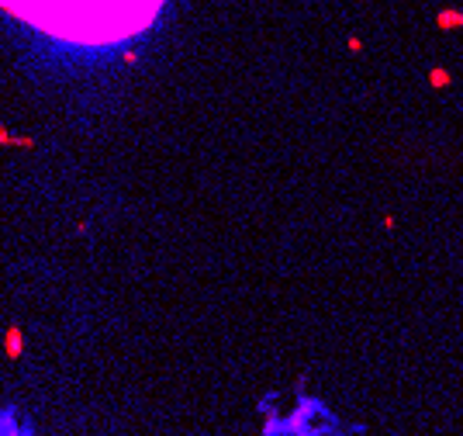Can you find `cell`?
<instances>
[{
    "label": "cell",
    "instance_id": "7a4b0ae2",
    "mask_svg": "<svg viewBox=\"0 0 463 436\" xmlns=\"http://www.w3.org/2000/svg\"><path fill=\"white\" fill-rule=\"evenodd\" d=\"M284 436H339V422L322 402H301L297 412L280 426Z\"/></svg>",
    "mask_w": 463,
    "mask_h": 436
},
{
    "label": "cell",
    "instance_id": "6da1fadb",
    "mask_svg": "<svg viewBox=\"0 0 463 436\" xmlns=\"http://www.w3.org/2000/svg\"><path fill=\"white\" fill-rule=\"evenodd\" d=\"M11 14L52 39L114 45L149 28L163 0H0Z\"/></svg>",
    "mask_w": 463,
    "mask_h": 436
}]
</instances>
